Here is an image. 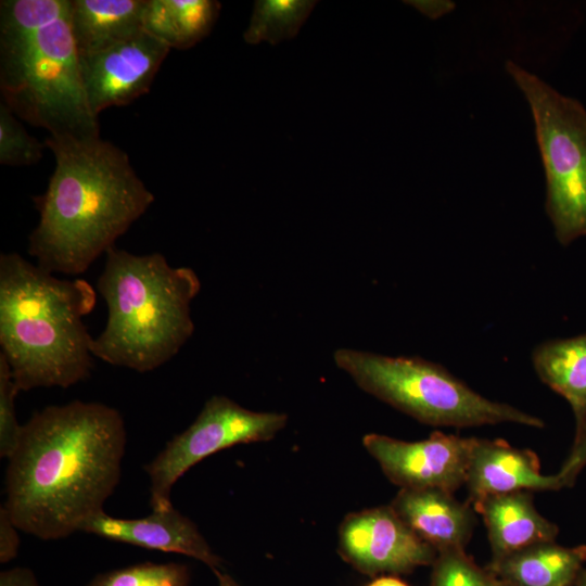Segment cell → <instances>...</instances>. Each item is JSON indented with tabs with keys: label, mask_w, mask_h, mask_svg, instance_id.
<instances>
[{
	"label": "cell",
	"mask_w": 586,
	"mask_h": 586,
	"mask_svg": "<svg viewBox=\"0 0 586 586\" xmlns=\"http://www.w3.org/2000/svg\"><path fill=\"white\" fill-rule=\"evenodd\" d=\"M126 444L122 413L102 403L33 413L5 471L3 506L14 524L42 540L80 532L118 485Z\"/></svg>",
	"instance_id": "6da1fadb"
},
{
	"label": "cell",
	"mask_w": 586,
	"mask_h": 586,
	"mask_svg": "<svg viewBox=\"0 0 586 586\" xmlns=\"http://www.w3.org/2000/svg\"><path fill=\"white\" fill-rule=\"evenodd\" d=\"M55 167L42 194L33 198L39 220L28 254L55 273H84L153 204L154 194L128 154L101 137L49 136Z\"/></svg>",
	"instance_id": "7a4b0ae2"
},
{
	"label": "cell",
	"mask_w": 586,
	"mask_h": 586,
	"mask_svg": "<svg viewBox=\"0 0 586 586\" xmlns=\"http://www.w3.org/2000/svg\"><path fill=\"white\" fill-rule=\"evenodd\" d=\"M97 302L85 279H61L15 252L0 256V346L21 391L67 388L93 369L84 317Z\"/></svg>",
	"instance_id": "3957f363"
},
{
	"label": "cell",
	"mask_w": 586,
	"mask_h": 586,
	"mask_svg": "<svg viewBox=\"0 0 586 586\" xmlns=\"http://www.w3.org/2000/svg\"><path fill=\"white\" fill-rule=\"evenodd\" d=\"M107 308L92 354L140 373L175 357L194 332L191 303L201 290L196 272L171 266L161 253L110 249L97 282Z\"/></svg>",
	"instance_id": "277c9868"
},
{
	"label": "cell",
	"mask_w": 586,
	"mask_h": 586,
	"mask_svg": "<svg viewBox=\"0 0 586 586\" xmlns=\"http://www.w3.org/2000/svg\"><path fill=\"white\" fill-rule=\"evenodd\" d=\"M0 91L20 118L53 137H100L82 82L69 13L46 25L0 17Z\"/></svg>",
	"instance_id": "5b68a950"
},
{
	"label": "cell",
	"mask_w": 586,
	"mask_h": 586,
	"mask_svg": "<svg viewBox=\"0 0 586 586\" xmlns=\"http://www.w3.org/2000/svg\"><path fill=\"white\" fill-rule=\"evenodd\" d=\"M333 359L362 391L423 424L545 426L540 418L479 394L442 365L418 356L339 348Z\"/></svg>",
	"instance_id": "8992f818"
},
{
	"label": "cell",
	"mask_w": 586,
	"mask_h": 586,
	"mask_svg": "<svg viewBox=\"0 0 586 586\" xmlns=\"http://www.w3.org/2000/svg\"><path fill=\"white\" fill-rule=\"evenodd\" d=\"M506 71L533 115L546 178L545 209L557 241L586 237V110L513 61Z\"/></svg>",
	"instance_id": "52a82bcc"
},
{
	"label": "cell",
	"mask_w": 586,
	"mask_h": 586,
	"mask_svg": "<svg viewBox=\"0 0 586 586\" xmlns=\"http://www.w3.org/2000/svg\"><path fill=\"white\" fill-rule=\"evenodd\" d=\"M286 423L285 413L253 411L224 395L209 397L195 420L144 466L152 510L173 506V486L201 460L234 445L270 441Z\"/></svg>",
	"instance_id": "ba28073f"
},
{
	"label": "cell",
	"mask_w": 586,
	"mask_h": 586,
	"mask_svg": "<svg viewBox=\"0 0 586 586\" xmlns=\"http://www.w3.org/2000/svg\"><path fill=\"white\" fill-rule=\"evenodd\" d=\"M337 550L343 560L369 576L407 574L432 565L437 556L390 505L347 514L339 527Z\"/></svg>",
	"instance_id": "9c48e42d"
},
{
	"label": "cell",
	"mask_w": 586,
	"mask_h": 586,
	"mask_svg": "<svg viewBox=\"0 0 586 586\" xmlns=\"http://www.w3.org/2000/svg\"><path fill=\"white\" fill-rule=\"evenodd\" d=\"M475 438L434 431L425 440L407 442L369 433L362 445L400 488H440L454 494L466 483Z\"/></svg>",
	"instance_id": "30bf717a"
},
{
	"label": "cell",
	"mask_w": 586,
	"mask_h": 586,
	"mask_svg": "<svg viewBox=\"0 0 586 586\" xmlns=\"http://www.w3.org/2000/svg\"><path fill=\"white\" fill-rule=\"evenodd\" d=\"M170 49L144 29L99 51L79 54L89 105L99 117L149 92Z\"/></svg>",
	"instance_id": "8fae6325"
},
{
	"label": "cell",
	"mask_w": 586,
	"mask_h": 586,
	"mask_svg": "<svg viewBox=\"0 0 586 586\" xmlns=\"http://www.w3.org/2000/svg\"><path fill=\"white\" fill-rule=\"evenodd\" d=\"M80 532L141 548L176 552L194 558L214 573L222 560L211 548L196 524L174 506L139 519H120L103 511L88 519Z\"/></svg>",
	"instance_id": "7c38bea8"
},
{
	"label": "cell",
	"mask_w": 586,
	"mask_h": 586,
	"mask_svg": "<svg viewBox=\"0 0 586 586\" xmlns=\"http://www.w3.org/2000/svg\"><path fill=\"white\" fill-rule=\"evenodd\" d=\"M469 504L518 491H558L564 487L558 474L540 472L537 455L511 446L501 438H475L464 483Z\"/></svg>",
	"instance_id": "4fadbf2b"
},
{
	"label": "cell",
	"mask_w": 586,
	"mask_h": 586,
	"mask_svg": "<svg viewBox=\"0 0 586 586\" xmlns=\"http://www.w3.org/2000/svg\"><path fill=\"white\" fill-rule=\"evenodd\" d=\"M390 506L402 521L437 552L464 549L475 517L472 505L440 488H400Z\"/></svg>",
	"instance_id": "5bb4252c"
},
{
	"label": "cell",
	"mask_w": 586,
	"mask_h": 586,
	"mask_svg": "<svg viewBox=\"0 0 586 586\" xmlns=\"http://www.w3.org/2000/svg\"><path fill=\"white\" fill-rule=\"evenodd\" d=\"M472 506L487 528L492 560L556 540L559 533L558 526L537 511L531 491L487 496Z\"/></svg>",
	"instance_id": "9a60e30c"
},
{
	"label": "cell",
	"mask_w": 586,
	"mask_h": 586,
	"mask_svg": "<svg viewBox=\"0 0 586 586\" xmlns=\"http://www.w3.org/2000/svg\"><path fill=\"white\" fill-rule=\"evenodd\" d=\"M586 563V545L565 547L537 543L486 566L500 581L515 586H573Z\"/></svg>",
	"instance_id": "2e32d148"
},
{
	"label": "cell",
	"mask_w": 586,
	"mask_h": 586,
	"mask_svg": "<svg viewBox=\"0 0 586 586\" xmlns=\"http://www.w3.org/2000/svg\"><path fill=\"white\" fill-rule=\"evenodd\" d=\"M539 380L570 405L575 419L574 441L586 432V332L545 341L532 352Z\"/></svg>",
	"instance_id": "e0dca14e"
},
{
	"label": "cell",
	"mask_w": 586,
	"mask_h": 586,
	"mask_svg": "<svg viewBox=\"0 0 586 586\" xmlns=\"http://www.w3.org/2000/svg\"><path fill=\"white\" fill-rule=\"evenodd\" d=\"M146 0H71L69 25L78 54L99 51L143 30Z\"/></svg>",
	"instance_id": "ac0fdd59"
},
{
	"label": "cell",
	"mask_w": 586,
	"mask_h": 586,
	"mask_svg": "<svg viewBox=\"0 0 586 586\" xmlns=\"http://www.w3.org/2000/svg\"><path fill=\"white\" fill-rule=\"evenodd\" d=\"M220 9L215 0H146L143 29L169 49L186 50L212 31Z\"/></svg>",
	"instance_id": "d6986e66"
},
{
	"label": "cell",
	"mask_w": 586,
	"mask_h": 586,
	"mask_svg": "<svg viewBox=\"0 0 586 586\" xmlns=\"http://www.w3.org/2000/svg\"><path fill=\"white\" fill-rule=\"evenodd\" d=\"M317 4L315 0H257L243 38L270 44L294 38Z\"/></svg>",
	"instance_id": "ffe728a7"
},
{
	"label": "cell",
	"mask_w": 586,
	"mask_h": 586,
	"mask_svg": "<svg viewBox=\"0 0 586 586\" xmlns=\"http://www.w3.org/2000/svg\"><path fill=\"white\" fill-rule=\"evenodd\" d=\"M190 570L177 562H143L97 574L87 586H190Z\"/></svg>",
	"instance_id": "44dd1931"
},
{
	"label": "cell",
	"mask_w": 586,
	"mask_h": 586,
	"mask_svg": "<svg viewBox=\"0 0 586 586\" xmlns=\"http://www.w3.org/2000/svg\"><path fill=\"white\" fill-rule=\"evenodd\" d=\"M430 586H501V582L486 566H479L464 549H448L437 552Z\"/></svg>",
	"instance_id": "7402d4cb"
},
{
	"label": "cell",
	"mask_w": 586,
	"mask_h": 586,
	"mask_svg": "<svg viewBox=\"0 0 586 586\" xmlns=\"http://www.w3.org/2000/svg\"><path fill=\"white\" fill-rule=\"evenodd\" d=\"M44 142L30 136L16 115L2 101L0 103V164L28 166L38 163Z\"/></svg>",
	"instance_id": "603a6c76"
},
{
	"label": "cell",
	"mask_w": 586,
	"mask_h": 586,
	"mask_svg": "<svg viewBox=\"0 0 586 586\" xmlns=\"http://www.w3.org/2000/svg\"><path fill=\"white\" fill-rule=\"evenodd\" d=\"M20 392L5 358L0 354V456L9 459L20 441L15 399Z\"/></svg>",
	"instance_id": "cb8c5ba5"
},
{
	"label": "cell",
	"mask_w": 586,
	"mask_h": 586,
	"mask_svg": "<svg viewBox=\"0 0 586 586\" xmlns=\"http://www.w3.org/2000/svg\"><path fill=\"white\" fill-rule=\"evenodd\" d=\"M18 528L5 507L0 508V562L8 563L16 558L20 548Z\"/></svg>",
	"instance_id": "d4e9b609"
},
{
	"label": "cell",
	"mask_w": 586,
	"mask_h": 586,
	"mask_svg": "<svg viewBox=\"0 0 586 586\" xmlns=\"http://www.w3.org/2000/svg\"><path fill=\"white\" fill-rule=\"evenodd\" d=\"M586 467V432L574 441L572 449L557 473L564 487L573 486L577 475Z\"/></svg>",
	"instance_id": "484cf974"
},
{
	"label": "cell",
	"mask_w": 586,
	"mask_h": 586,
	"mask_svg": "<svg viewBox=\"0 0 586 586\" xmlns=\"http://www.w3.org/2000/svg\"><path fill=\"white\" fill-rule=\"evenodd\" d=\"M0 586H40L34 572L28 568H12L1 571Z\"/></svg>",
	"instance_id": "4316f807"
},
{
	"label": "cell",
	"mask_w": 586,
	"mask_h": 586,
	"mask_svg": "<svg viewBox=\"0 0 586 586\" xmlns=\"http://www.w3.org/2000/svg\"><path fill=\"white\" fill-rule=\"evenodd\" d=\"M406 3L431 20H436L455 9V3L447 0H413L406 1Z\"/></svg>",
	"instance_id": "83f0119b"
},
{
	"label": "cell",
	"mask_w": 586,
	"mask_h": 586,
	"mask_svg": "<svg viewBox=\"0 0 586 586\" xmlns=\"http://www.w3.org/2000/svg\"><path fill=\"white\" fill-rule=\"evenodd\" d=\"M368 586H409L396 575H381L374 578Z\"/></svg>",
	"instance_id": "f1b7e54d"
},
{
	"label": "cell",
	"mask_w": 586,
	"mask_h": 586,
	"mask_svg": "<svg viewBox=\"0 0 586 586\" xmlns=\"http://www.w3.org/2000/svg\"><path fill=\"white\" fill-rule=\"evenodd\" d=\"M218 581V586H241L232 576L229 574L217 571L214 573Z\"/></svg>",
	"instance_id": "f546056e"
},
{
	"label": "cell",
	"mask_w": 586,
	"mask_h": 586,
	"mask_svg": "<svg viewBox=\"0 0 586 586\" xmlns=\"http://www.w3.org/2000/svg\"><path fill=\"white\" fill-rule=\"evenodd\" d=\"M573 586H586V568L581 571Z\"/></svg>",
	"instance_id": "4dcf8cb0"
},
{
	"label": "cell",
	"mask_w": 586,
	"mask_h": 586,
	"mask_svg": "<svg viewBox=\"0 0 586 586\" xmlns=\"http://www.w3.org/2000/svg\"><path fill=\"white\" fill-rule=\"evenodd\" d=\"M500 582H501V586H515V585L507 583V582H502V581H500Z\"/></svg>",
	"instance_id": "1f68e13d"
}]
</instances>
